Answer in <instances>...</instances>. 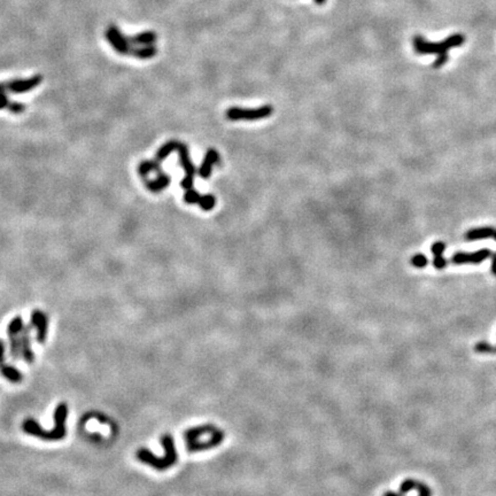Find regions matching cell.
I'll use <instances>...</instances> for the list:
<instances>
[{
  "label": "cell",
  "mask_w": 496,
  "mask_h": 496,
  "mask_svg": "<svg viewBox=\"0 0 496 496\" xmlns=\"http://www.w3.org/2000/svg\"><path fill=\"white\" fill-rule=\"evenodd\" d=\"M383 496H403V495H401L400 493L391 492V490H388V492L384 493ZM418 496H432V490L426 484L421 483L420 484V495H418Z\"/></svg>",
  "instance_id": "cell-24"
},
{
  "label": "cell",
  "mask_w": 496,
  "mask_h": 496,
  "mask_svg": "<svg viewBox=\"0 0 496 496\" xmlns=\"http://www.w3.org/2000/svg\"><path fill=\"white\" fill-rule=\"evenodd\" d=\"M177 152H178V156H180L181 166L183 169L185 170V174H186V176L183 178L181 182V186L185 190L193 189L195 167L193 165V162L191 161L189 148H187L185 144L180 143L177 146Z\"/></svg>",
  "instance_id": "cell-7"
},
{
  "label": "cell",
  "mask_w": 496,
  "mask_h": 496,
  "mask_svg": "<svg viewBox=\"0 0 496 496\" xmlns=\"http://www.w3.org/2000/svg\"><path fill=\"white\" fill-rule=\"evenodd\" d=\"M410 262H411V264L415 268L423 269V268H425L427 266L428 260H427V257L424 254H416V255H413V256L411 257V261Z\"/></svg>",
  "instance_id": "cell-25"
},
{
  "label": "cell",
  "mask_w": 496,
  "mask_h": 496,
  "mask_svg": "<svg viewBox=\"0 0 496 496\" xmlns=\"http://www.w3.org/2000/svg\"><path fill=\"white\" fill-rule=\"evenodd\" d=\"M11 104L12 101L7 97V93H0V109H4V108L8 109Z\"/></svg>",
  "instance_id": "cell-29"
},
{
  "label": "cell",
  "mask_w": 496,
  "mask_h": 496,
  "mask_svg": "<svg viewBox=\"0 0 496 496\" xmlns=\"http://www.w3.org/2000/svg\"><path fill=\"white\" fill-rule=\"evenodd\" d=\"M131 53L133 54V56L138 57V59L147 60V59H152V57L156 55L157 49L154 45H146V46L139 47V49L131 50Z\"/></svg>",
  "instance_id": "cell-20"
},
{
  "label": "cell",
  "mask_w": 496,
  "mask_h": 496,
  "mask_svg": "<svg viewBox=\"0 0 496 496\" xmlns=\"http://www.w3.org/2000/svg\"><path fill=\"white\" fill-rule=\"evenodd\" d=\"M198 205L200 206L201 209L208 211V210L213 209L214 207H215V205H216V199H215V196L211 195V194L201 195V199H200Z\"/></svg>",
  "instance_id": "cell-21"
},
{
  "label": "cell",
  "mask_w": 496,
  "mask_h": 496,
  "mask_svg": "<svg viewBox=\"0 0 496 496\" xmlns=\"http://www.w3.org/2000/svg\"><path fill=\"white\" fill-rule=\"evenodd\" d=\"M474 350L480 354H496V347H492L485 341H480V343L477 344L474 346Z\"/></svg>",
  "instance_id": "cell-23"
},
{
  "label": "cell",
  "mask_w": 496,
  "mask_h": 496,
  "mask_svg": "<svg viewBox=\"0 0 496 496\" xmlns=\"http://www.w3.org/2000/svg\"><path fill=\"white\" fill-rule=\"evenodd\" d=\"M433 267H434L437 270H442L447 267V260L444 257V255H439V256H434L433 259Z\"/></svg>",
  "instance_id": "cell-27"
},
{
  "label": "cell",
  "mask_w": 496,
  "mask_h": 496,
  "mask_svg": "<svg viewBox=\"0 0 496 496\" xmlns=\"http://www.w3.org/2000/svg\"><path fill=\"white\" fill-rule=\"evenodd\" d=\"M178 144H180V142H176V141H170L166 143L165 145H162V147H160V149H158L154 160H155L157 163H161L163 160H166V158L169 156L172 152L177 151Z\"/></svg>",
  "instance_id": "cell-18"
},
{
  "label": "cell",
  "mask_w": 496,
  "mask_h": 496,
  "mask_svg": "<svg viewBox=\"0 0 496 496\" xmlns=\"http://www.w3.org/2000/svg\"><path fill=\"white\" fill-rule=\"evenodd\" d=\"M201 199V195L199 194L198 191H195L193 189L186 190V193L184 194V201L189 205H196L199 204V201Z\"/></svg>",
  "instance_id": "cell-22"
},
{
  "label": "cell",
  "mask_w": 496,
  "mask_h": 496,
  "mask_svg": "<svg viewBox=\"0 0 496 496\" xmlns=\"http://www.w3.org/2000/svg\"><path fill=\"white\" fill-rule=\"evenodd\" d=\"M106 38L112 45L113 49L120 54H129L131 52V46H130L129 38L124 37L123 33L118 30L117 27L109 26L107 31H106Z\"/></svg>",
  "instance_id": "cell-10"
},
{
  "label": "cell",
  "mask_w": 496,
  "mask_h": 496,
  "mask_svg": "<svg viewBox=\"0 0 496 496\" xmlns=\"http://www.w3.org/2000/svg\"><path fill=\"white\" fill-rule=\"evenodd\" d=\"M170 181H171L170 176L168 175L167 172L161 171V172H158L157 177L155 178V180H146L145 181V186L151 192H154V193H158V192L163 191L165 189H167L168 186H169Z\"/></svg>",
  "instance_id": "cell-15"
},
{
  "label": "cell",
  "mask_w": 496,
  "mask_h": 496,
  "mask_svg": "<svg viewBox=\"0 0 496 496\" xmlns=\"http://www.w3.org/2000/svg\"><path fill=\"white\" fill-rule=\"evenodd\" d=\"M464 42L465 36L462 35V33H454V35L448 36L445 41L439 43L427 42L423 36L416 35L412 39V45L417 54H438L437 60L433 64V68L438 69L441 68L448 61V51L462 46L464 44Z\"/></svg>",
  "instance_id": "cell-3"
},
{
  "label": "cell",
  "mask_w": 496,
  "mask_h": 496,
  "mask_svg": "<svg viewBox=\"0 0 496 496\" xmlns=\"http://www.w3.org/2000/svg\"><path fill=\"white\" fill-rule=\"evenodd\" d=\"M219 161V153L215 151V149H208L205 155L204 161L201 163V167L199 169V176L204 180L209 178L211 170H213V166L216 162Z\"/></svg>",
  "instance_id": "cell-14"
},
{
  "label": "cell",
  "mask_w": 496,
  "mask_h": 496,
  "mask_svg": "<svg viewBox=\"0 0 496 496\" xmlns=\"http://www.w3.org/2000/svg\"><path fill=\"white\" fill-rule=\"evenodd\" d=\"M492 273L496 277V253L492 254Z\"/></svg>",
  "instance_id": "cell-30"
},
{
  "label": "cell",
  "mask_w": 496,
  "mask_h": 496,
  "mask_svg": "<svg viewBox=\"0 0 496 496\" xmlns=\"http://www.w3.org/2000/svg\"><path fill=\"white\" fill-rule=\"evenodd\" d=\"M161 445L165 450L162 457L155 456L147 448H141L136 452L137 460L143 464L151 466L156 471H167L177 464L178 452L175 444V439L171 434H165L161 438Z\"/></svg>",
  "instance_id": "cell-4"
},
{
  "label": "cell",
  "mask_w": 496,
  "mask_h": 496,
  "mask_svg": "<svg viewBox=\"0 0 496 496\" xmlns=\"http://www.w3.org/2000/svg\"><path fill=\"white\" fill-rule=\"evenodd\" d=\"M315 3L317 5H324L326 3V0H315Z\"/></svg>",
  "instance_id": "cell-31"
},
{
  "label": "cell",
  "mask_w": 496,
  "mask_h": 496,
  "mask_svg": "<svg viewBox=\"0 0 496 496\" xmlns=\"http://www.w3.org/2000/svg\"><path fill=\"white\" fill-rule=\"evenodd\" d=\"M493 239H494L495 242H496V229H495V232H494V234H493Z\"/></svg>",
  "instance_id": "cell-32"
},
{
  "label": "cell",
  "mask_w": 496,
  "mask_h": 496,
  "mask_svg": "<svg viewBox=\"0 0 496 496\" xmlns=\"http://www.w3.org/2000/svg\"><path fill=\"white\" fill-rule=\"evenodd\" d=\"M23 319L21 316H16L9 322L7 326V335L9 340V354L13 361H18L21 356V346H20V335L23 329Z\"/></svg>",
  "instance_id": "cell-6"
},
{
  "label": "cell",
  "mask_w": 496,
  "mask_h": 496,
  "mask_svg": "<svg viewBox=\"0 0 496 496\" xmlns=\"http://www.w3.org/2000/svg\"><path fill=\"white\" fill-rule=\"evenodd\" d=\"M156 41V35L153 31H144L138 33V35L133 36L132 38H130V42L134 43V44L138 45H154V43Z\"/></svg>",
  "instance_id": "cell-19"
},
{
  "label": "cell",
  "mask_w": 496,
  "mask_h": 496,
  "mask_svg": "<svg viewBox=\"0 0 496 496\" xmlns=\"http://www.w3.org/2000/svg\"><path fill=\"white\" fill-rule=\"evenodd\" d=\"M273 112V108L271 106H262L260 108L254 109H244L238 107H232L226 110V117L231 121H255V120H261L264 117H269Z\"/></svg>",
  "instance_id": "cell-5"
},
{
  "label": "cell",
  "mask_w": 496,
  "mask_h": 496,
  "mask_svg": "<svg viewBox=\"0 0 496 496\" xmlns=\"http://www.w3.org/2000/svg\"><path fill=\"white\" fill-rule=\"evenodd\" d=\"M26 110V106L21 103H14L12 101L11 106H9L8 112H11L13 114H22Z\"/></svg>",
  "instance_id": "cell-28"
},
{
  "label": "cell",
  "mask_w": 496,
  "mask_h": 496,
  "mask_svg": "<svg viewBox=\"0 0 496 496\" xmlns=\"http://www.w3.org/2000/svg\"><path fill=\"white\" fill-rule=\"evenodd\" d=\"M69 408L66 402H61L54 409L53 420H54V426L52 430L46 431L43 428L37 421L32 418H28L22 424V430L27 434L36 437L38 439L45 441H60L65 439L67 435V418H68Z\"/></svg>",
  "instance_id": "cell-2"
},
{
  "label": "cell",
  "mask_w": 496,
  "mask_h": 496,
  "mask_svg": "<svg viewBox=\"0 0 496 496\" xmlns=\"http://www.w3.org/2000/svg\"><path fill=\"white\" fill-rule=\"evenodd\" d=\"M43 82V76L41 75H35L30 77V78H21V80H13L6 82L5 84V90H6V93H26L28 91H31L37 86H39Z\"/></svg>",
  "instance_id": "cell-8"
},
{
  "label": "cell",
  "mask_w": 496,
  "mask_h": 496,
  "mask_svg": "<svg viewBox=\"0 0 496 496\" xmlns=\"http://www.w3.org/2000/svg\"><path fill=\"white\" fill-rule=\"evenodd\" d=\"M137 171H138L139 176L143 177V178H146L153 171H155L158 174V172L162 171L161 163H157L155 160L143 161V162H141V165L138 166Z\"/></svg>",
  "instance_id": "cell-17"
},
{
  "label": "cell",
  "mask_w": 496,
  "mask_h": 496,
  "mask_svg": "<svg viewBox=\"0 0 496 496\" xmlns=\"http://www.w3.org/2000/svg\"><path fill=\"white\" fill-rule=\"evenodd\" d=\"M31 329L32 325H25L21 331L20 335V346H21V356L26 363L31 364L35 361V354L31 348Z\"/></svg>",
  "instance_id": "cell-13"
},
{
  "label": "cell",
  "mask_w": 496,
  "mask_h": 496,
  "mask_svg": "<svg viewBox=\"0 0 496 496\" xmlns=\"http://www.w3.org/2000/svg\"><path fill=\"white\" fill-rule=\"evenodd\" d=\"M186 449L189 452L207 451L223 444L225 433L222 428L214 424H202V425L187 428L183 433Z\"/></svg>",
  "instance_id": "cell-1"
},
{
  "label": "cell",
  "mask_w": 496,
  "mask_h": 496,
  "mask_svg": "<svg viewBox=\"0 0 496 496\" xmlns=\"http://www.w3.org/2000/svg\"><path fill=\"white\" fill-rule=\"evenodd\" d=\"M31 325L36 330V341L45 344L49 335V317L44 311L35 309L31 312Z\"/></svg>",
  "instance_id": "cell-11"
},
{
  "label": "cell",
  "mask_w": 496,
  "mask_h": 496,
  "mask_svg": "<svg viewBox=\"0 0 496 496\" xmlns=\"http://www.w3.org/2000/svg\"><path fill=\"white\" fill-rule=\"evenodd\" d=\"M5 351H6V347H5L4 341L0 339V373L9 383H21L23 380V373L15 367L5 362Z\"/></svg>",
  "instance_id": "cell-12"
},
{
  "label": "cell",
  "mask_w": 496,
  "mask_h": 496,
  "mask_svg": "<svg viewBox=\"0 0 496 496\" xmlns=\"http://www.w3.org/2000/svg\"><path fill=\"white\" fill-rule=\"evenodd\" d=\"M495 232L494 228L490 226H484V228H475L471 229L464 234L465 240L468 242H477V240H483L487 238H493V234Z\"/></svg>",
  "instance_id": "cell-16"
},
{
  "label": "cell",
  "mask_w": 496,
  "mask_h": 496,
  "mask_svg": "<svg viewBox=\"0 0 496 496\" xmlns=\"http://www.w3.org/2000/svg\"><path fill=\"white\" fill-rule=\"evenodd\" d=\"M445 250H446V244L442 243V242H437L431 246V252L433 253L434 256L444 255Z\"/></svg>",
  "instance_id": "cell-26"
},
{
  "label": "cell",
  "mask_w": 496,
  "mask_h": 496,
  "mask_svg": "<svg viewBox=\"0 0 496 496\" xmlns=\"http://www.w3.org/2000/svg\"><path fill=\"white\" fill-rule=\"evenodd\" d=\"M492 254H493L492 250L488 249V248L479 249V250H477V252H473V253L460 252V253H456V254L452 255L450 262L452 264H456V266H460V264H466V263L480 264V263H483L484 261H486L487 259L492 257Z\"/></svg>",
  "instance_id": "cell-9"
}]
</instances>
